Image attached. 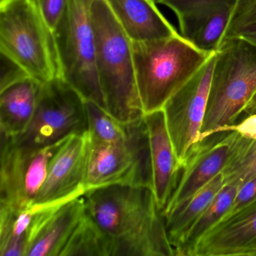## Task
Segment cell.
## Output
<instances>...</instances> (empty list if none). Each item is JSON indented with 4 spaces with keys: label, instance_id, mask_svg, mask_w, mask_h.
Returning a JSON list of instances; mask_svg holds the SVG:
<instances>
[{
    "label": "cell",
    "instance_id": "cell-10",
    "mask_svg": "<svg viewBox=\"0 0 256 256\" xmlns=\"http://www.w3.org/2000/svg\"><path fill=\"white\" fill-rule=\"evenodd\" d=\"M217 52L164 104L166 124L182 167L200 138Z\"/></svg>",
    "mask_w": 256,
    "mask_h": 256
},
{
    "label": "cell",
    "instance_id": "cell-7",
    "mask_svg": "<svg viewBox=\"0 0 256 256\" xmlns=\"http://www.w3.org/2000/svg\"><path fill=\"white\" fill-rule=\"evenodd\" d=\"M115 184L142 186L152 190L150 148L144 116L127 122L126 136L122 140L98 143L89 138L85 192Z\"/></svg>",
    "mask_w": 256,
    "mask_h": 256
},
{
    "label": "cell",
    "instance_id": "cell-4",
    "mask_svg": "<svg viewBox=\"0 0 256 256\" xmlns=\"http://www.w3.org/2000/svg\"><path fill=\"white\" fill-rule=\"evenodd\" d=\"M256 94V46L228 38L217 52L199 142L236 122Z\"/></svg>",
    "mask_w": 256,
    "mask_h": 256
},
{
    "label": "cell",
    "instance_id": "cell-21",
    "mask_svg": "<svg viewBox=\"0 0 256 256\" xmlns=\"http://www.w3.org/2000/svg\"><path fill=\"white\" fill-rule=\"evenodd\" d=\"M34 212L0 204V256H26Z\"/></svg>",
    "mask_w": 256,
    "mask_h": 256
},
{
    "label": "cell",
    "instance_id": "cell-14",
    "mask_svg": "<svg viewBox=\"0 0 256 256\" xmlns=\"http://www.w3.org/2000/svg\"><path fill=\"white\" fill-rule=\"evenodd\" d=\"M34 210L26 256H60L86 212L84 194Z\"/></svg>",
    "mask_w": 256,
    "mask_h": 256
},
{
    "label": "cell",
    "instance_id": "cell-29",
    "mask_svg": "<svg viewBox=\"0 0 256 256\" xmlns=\"http://www.w3.org/2000/svg\"><path fill=\"white\" fill-rule=\"evenodd\" d=\"M246 119L238 124L227 126L217 130L216 133L234 131L247 138L256 140V114H248Z\"/></svg>",
    "mask_w": 256,
    "mask_h": 256
},
{
    "label": "cell",
    "instance_id": "cell-11",
    "mask_svg": "<svg viewBox=\"0 0 256 256\" xmlns=\"http://www.w3.org/2000/svg\"><path fill=\"white\" fill-rule=\"evenodd\" d=\"M170 8L178 20L180 35L202 52L220 50L238 0H155Z\"/></svg>",
    "mask_w": 256,
    "mask_h": 256
},
{
    "label": "cell",
    "instance_id": "cell-28",
    "mask_svg": "<svg viewBox=\"0 0 256 256\" xmlns=\"http://www.w3.org/2000/svg\"><path fill=\"white\" fill-rule=\"evenodd\" d=\"M26 77L29 76L18 64L1 54L0 90Z\"/></svg>",
    "mask_w": 256,
    "mask_h": 256
},
{
    "label": "cell",
    "instance_id": "cell-15",
    "mask_svg": "<svg viewBox=\"0 0 256 256\" xmlns=\"http://www.w3.org/2000/svg\"><path fill=\"white\" fill-rule=\"evenodd\" d=\"M188 256H256V200L210 229Z\"/></svg>",
    "mask_w": 256,
    "mask_h": 256
},
{
    "label": "cell",
    "instance_id": "cell-16",
    "mask_svg": "<svg viewBox=\"0 0 256 256\" xmlns=\"http://www.w3.org/2000/svg\"><path fill=\"white\" fill-rule=\"evenodd\" d=\"M144 119L149 134L152 191L162 211L176 186L180 166L168 130L164 110L145 114Z\"/></svg>",
    "mask_w": 256,
    "mask_h": 256
},
{
    "label": "cell",
    "instance_id": "cell-5",
    "mask_svg": "<svg viewBox=\"0 0 256 256\" xmlns=\"http://www.w3.org/2000/svg\"><path fill=\"white\" fill-rule=\"evenodd\" d=\"M0 52L40 84L60 77L53 31L36 0H0Z\"/></svg>",
    "mask_w": 256,
    "mask_h": 256
},
{
    "label": "cell",
    "instance_id": "cell-8",
    "mask_svg": "<svg viewBox=\"0 0 256 256\" xmlns=\"http://www.w3.org/2000/svg\"><path fill=\"white\" fill-rule=\"evenodd\" d=\"M88 132L84 98L58 77L42 84L30 124L22 134L12 138L19 146L38 149Z\"/></svg>",
    "mask_w": 256,
    "mask_h": 256
},
{
    "label": "cell",
    "instance_id": "cell-25",
    "mask_svg": "<svg viewBox=\"0 0 256 256\" xmlns=\"http://www.w3.org/2000/svg\"><path fill=\"white\" fill-rule=\"evenodd\" d=\"M256 200V176H254L252 179L247 181L244 185L239 187L234 199L232 202V206L229 208L228 211L224 214V216L218 222V223L230 218V216L234 215Z\"/></svg>",
    "mask_w": 256,
    "mask_h": 256
},
{
    "label": "cell",
    "instance_id": "cell-27",
    "mask_svg": "<svg viewBox=\"0 0 256 256\" xmlns=\"http://www.w3.org/2000/svg\"><path fill=\"white\" fill-rule=\"evenodd\" d=\"M234 37H242L256 46V20L230 22L222 42Z\"/></svg>",
    "mask_w": 256,
    "mask_h": 256
},
{
    "label": "cell",
    "instance_id": "cell-13",
    "mask_svg": "<svg viewBox=\"0 0 256 256\" xmlns=\"http://www.w3.org/2000/svg\"><path fill=\"white\" fill-rule=\"evenodd\" d=\"M89 134L68 138L49 163L46 181L34 209L50 206L84 194Z\"/></svg>",
    "mask_w": 256,
    "mask_h": 256
},
{
    "label": "cell",
    "instance_id": "cell-1",
    "mask_svg": "<svg viewBox=\"0 0 256 256\" xmlns=\"http://www.w3.org/2000/svg\"><path fill=\"white\" fill-rule=\"evenodd\" d=\"M84 197L86 211L112 238L113 256H175L150 187L115 184Z\"/></svg>",
    "mask_w": 256,
    "mask_h": 256
},
{
    "label": "cell",
    "instance_id": "cell-31",
    "mask_svg": "<svg viewBox=\"0 0 256 256\" xmlns=\"http://www.w3.org/2000/svg\"><path fill=\"white\" fill-rule=\"evenodd\" d=\"M246 113L247 114H256V104H252L250 106L246 109Z\"/></svg>",
    "mask_w": 256,
    "mask_h": 256
},
{
    "label": "cell",
    "instance_id": "cell-30",
    "mask_svg": "<svg viewBox=\"0 0 256 256\" xmlns=\"http://www.w3.org/2000/svg\"><path fill=\"white\" fill-rule=\"evenodd\" d=\"M256 20V0H238L230 22Z\"/></svg>",
    "mask_w": 256,
    "mask_h": 256
},
{
    "label": "cell",
    "instance_id": "cell-9",
    "mask_svg": "<svg viewBox=\"0 0 256 256\" xmlns=\"http://www.w3.org/2000/svg\"><path fill=\"white\" fill-rule=\"evenodd\" d=\"M66 139L30 149L19 146L12 138L1 134L0 204L22 210L34 209L46 181L49 163Z\"/></svg>",
    "mask_w": 256,
    "mask_h": 256
},
{
    "label": "cell",
    "instance_id": "cell-24",
    "mask_svg": "<svg viewBox=\"0 0 256 256\" xmlns=\"http://www.w3.org/2000/svg\"><path fill=\"white\" fill-rule=\"evenodd\" d=\"M88 116V134L92 142L113 143L126 136L127 122L124 124L106 109L92 101H85Z\"/></svg>",
    "mask_w": 256,
    "mask_h": 256
},
{
    "label": "cell",
    "instance_id": "cell-19",
    "mask_svg": "<svg viewBox=\"0 0 256 256\" xmlns=\"http://www.w3.org/2000/svg\"><path fill=\"white\" fill-rule=\"evenodd\" d=\"M224 186V176L221 172L200 188L182 208L164 217L169 240L174 250Z\"/></svg>",
    "mask_w": 256,
    "mask_h": 256
},
{
    "label": "cell",
    "instance_id": "cell-32",
    "mask_svg": "<svg viewBox=\"0 0 256 256\" xmlns=\"http://www.w3.org/2000/svg\"><path fill=\"white\" fill-rule=\"evenodd\" d=\"M252 104H256V95H254V96L253 97L252 101V102L250 103V106H252Z\"/></svg>",
    "mask_w": 256,
    "mask_h": 256
},
{
    "label": "cell",
    "instance_id": "cell-26",
    "mask_svg": "<svg viewBox=\"0 0 256 256\" xmlns=\"http://www.w3.org/2000/svg\"><path fill=\"white\" fill-rule=\"evenodd\" d=\"M37 4L52 31L66 8L68 0H36Z\"/></svg>",
    "mask_w": 256,
    "mask_h": 256
},
{
    "label": "cell",
    "instance_id": "cell-2",
    "mask_svg": "<svg viewBox=\"0 0 256 256\" xmlns=\"http://www.w3.org/2000/svg\"><path fill=\"white\" fill-rule=\"evenodd\" d=\"M96 66L106 110L126 124L144 116L136 83L132 42L106 0H94Z\"/></svg>",
    "mask_w": 256,
    "mask_h": 256
},
{
    "label": "cell",
    "instance_id": "cell-3",
    "mask_svg": "<svg viewBox=\"0 0 256 256\" xmlns=\"http://www.w3.org/2000/svg\"><path fill=\"white\" fill-rule=\"evenodd\" d=\"M132 52L138 91L144 114L162 109L212 54L199 50L180 34L132 42Z\"/></svg>",
    "mask_w": 256,
    "mask_h": 256
},
{
    "label": "cell",
    "instance_id": "cell-23",
    "mask_svg": "<svg viewBox=\"0 0 256 256\" xmlns=\"http://www.w3.org/2000/svg\"><path fill=\"white\" fill-rule=\"evenodd\" d=\"M232 132V151L222 170L224 184L240 187L256 176V140Z\"/></svg>",
    "mask_w": 256,
    "mask_h": 256
},
{
    "label": "cell",
    "instance_id": "cell-17",
    "mask_svg": "<svg viewBox=\"0 0 256 256\" xmlns=\"http://www.w3.org/2000/svg\"><path fill=\"white\" fill-rule=\"evenodd\" d=\"M132 42L158 40L178 32L156 6L155 0H106Z\"/></svg>",
    "mask_w": 256,
    "mask_h": 256
},
{
    "label": "cell",
    "instance_id": "cell-20",
    "mask_svg": "<svg viewBox=\"0 0 256 256\" xmlns=\"http://www.w3.org/2000/svg\"><path fill=\"white\" fill-rule=\"evenodd\" d=\"M112 238L86 211L76 226L60 256H113Z\"/></svg>",
    "mask_w": 256,
    "mask_h": 256
},
{
    "label": "cell",
    "instance_id": "cell-6",
    "mask_svg": "<svg viewBox=\"0 0 256 256\" xmlns=\"http://www.w3.org/2000/svg\"><path fill=\"white\" fill-rule=\"evenodd\" d=\"M92 1L68 0L53 34L60 77L78 91L85 101L94 102L106 110L96 66Z\"/></svg>",
    "mask_w": 256,
    "mask_h": 256
},
{
    "label": "cell",
    "instance_id": "cell-12",
    "mask_svg": "<svg viewBox=\"0 0 256 256\" xmlns=\"http://www.w3.org/2000/svg\"><path fill=\"white\" fill-rule=\"evenodd\" d=\"M232 144V132H223L193 146L180 170L174 190L162 211L164 218L182 208L200 188L222 172L230 157Z\"/></svg>",
    "mask_w": 256,
    "mask_h": 256
},
{
    "label": "cell",
    "instance_id": "cell-18",
    "mask_svg": "<svg viewBox=\"0 0 256 256\" xmlns=\"http://www.w3.org/2000/svg\"><path fill=\"white\" fill-rule=\"evenodd\" d=\"M42 84L30 77L0 90V132L6 137L20 136L30 124Z\"/></svg>",
    "mask_w": 256,
    "mask_h": 256
},
{
    "label": "cell",
    "instance_id": "cell-22",
    "mask_svg": "<svg viewBox=\"0 0 256 256\" xmlns=\"http://www.w3.org/2000/svg\"><path fill=\"white\" fill-rule=\"evenodd\" d=\"M239 187L226 185L218 192L204 212L196 220L175 248V256H187L196 242L224 216L232 206Z\"/></svg>",
    "mask_w": 256,
    "mask_h": 256
}]
</instances>
